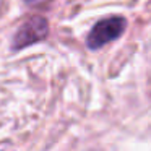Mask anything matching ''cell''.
Wrapping results in <instances>:
<instances>
[{
    "label": "cell",
    "mask_w": 151,
    "mask_h": 151,
    "mask_svg": "<svg viewBox=\"0 0 151 151\" xmlns=\"http://www.w3.org/2000/svg\"><path fill=\"white\" fill-rule=\"evenodd\" d=\"M28 5H39V4H44V2H47V0H24Z\"/></svg>",
    "instance_id": "obj_3"
},
{
    "label": "cell",
    "mask_w": 151,
    "mask_h": 151,
    "mask_svg": "<svg viewBox=\"0 0 151 151\" xmlns=\"http://www.w3.org/2000/svg\"><path fill=\"white\" fill-rule=\"evenodd\" d=\"M124 29H125V20L120 17L101 20L91 29L88 39H86V44H88L89 49H99V47L106 46L107 42H112L117 37H120Z\"/></svg>",
    "instance_id": "obj_1"
},
{
    "label": "cell",
    "mask_w": 151,
    "mask_h": 151,
    "mask_svg": "<svg viewBox=\"0 0 151 151\" xmlns=\"http://www.w3.org/2000/svg\"><path fill=\"white\" fill-rule=\"evenodd\" d=\"M49 33V23L42 17H33L20 26L13 37V49H24L42 41Z\"/></svg>",
    "instance_id": "obj_2"
}]
</instances>
